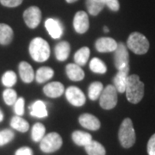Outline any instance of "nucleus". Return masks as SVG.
Segmentation results:
<instances>
[{
	"instance_id": "f257e3e1",
	"label": "nucleus",
	"mask_w": 155,
	"mask_h": 155,
	"mask_svg": "<svg viewBox=\"0 0 155 155\" xmlns=\"http://www.w3.org/2000/svg\"><path fill=\"white\" fill-rule=\"evenodd\" d=\"M125 93L127 101L134 104L140 103L143 98L144 84L140 81L138 75L132 74L127 77Z\"/></svg>"
},
{
	"instance_id": "f03ea898",
	"label": "nucleus",
	"mask_w": 155,
	"mask_h": 155,
	"mask_svg": "<svg viewBox=\"0 0 155 155\" xmlns=\"http://www.w3.org/2000/svg\"><path fill=\"white\" fill-rule=\"evenodd\" d=\"M29 54L36 62H44L50 56V47L48 41L41 37L34 38L29 43Z\"/></svg>"
},
{
	"instance_id": "7ed1b4c3",
	"label": "nucleus",
	"mask_w": 155,
	"mask_h": 155,
	"mask_svg": "<svg viewBox=\"0 0 155 155\" xmlns=\"http://www.w3.org/2000/svg\"><path fill=\"white\" fill-rule=\"evenodd\" d=\"M118 138L124 148H129L134 146L136 137L133 122L130 118H125L122 121L118 132Z\"/></svg>"
},
{
	"instance_id": "20e7f679",
	"label": "nucleus",
	"mask_w": 155,
	"mask_h": 155,
	"mask_svg": "<svg viewBox=\"0 0 155 155\" xmlns=\"http://www.w3.org/2000/svg\"><path fill=\"white\" fill-rule=\"evenodd\" d=\"M127 46L136 54H145L149 49V41L144 35L139 32H133L128 36Z\"/></svg>"
},
{
	"instance_id": "39448f33",
	"label": "nucleus",
	"mask_w": 155,
	"mask_h": 155,
	"mask_svg": "<svg viewBox=\"0 0 155 155\" xmlns=\"http://www.w3.org/2000/svg\"><path fill=\"white\" fill-rule=\"evenodd\" d=\"M62 138L59 134L53 132L46 134L40 141V148L42 152L51 153L59 150L62 146Z\"/></svg>"
},
{
	"instance_id": "423d86ee",
	"label": "nucleus",
	"mask_w": 155,
	"mask_h": 155,
	"mask_svg": "<svg viewBox=\"0 0 155 155\" xmlns=\"http://www.w3.org/2000/svg\"><path fill=\"white\" fill-rule=\"evenodd\" d=\"M117 91L114 85L109 84L104 88L99 97V104L104 110H112L117 104Z\"/></svg>"
},
{
	"instance_id": "0eeeda50",
	"label": "nucleus",
	"mask_w": 155,
	"mask_h": 155,
	"mask_svg": "<svg viewBox=\"0 0 155 155\" xmlns=\"http://www.w3.org/2000/svg\"><path fill=\"white\" fill-rule=\"evenodd\" d=\"M114 52V62L117 70H122L123 68L129 67V54L126 45L122 42L118 43L117 48Z\"/></svg>"
},
{
	"instance_id": "6e6552de",
	"label": "nucleus",
	"mask_w": 155,
	"mask_h": 155,
	"mask_svg": "<svg viewBox=\"0 0 155 155\" xmlns=\"http://www.w3.org/2000/svg\"><path fill=\"white\" fill-rule=\"evenodd\" d=\"M23 20L29 28H35L41 20V11L36 6H31L23 12Z\"/></svg>"
},
{
	"instance_id": "1a4fd4ad",
	"label": "nucleus",
	"mask_w": 155,
	"mask_h": 155,
	"mask_svg": "<svg viewBox=\"0 0 155 155\" xmlns=\"http://www.w3.org/2000/svg\"><path fill=\"white\" fill-rule=\"evenodd\" d=\"M67 101L75 107H81L85 104V96L79 88L76 86H69L66 90Z\"/></svg>"
},
{
	"instance_id": "9d476101",
	"label": "nucleus",
	"mask_w": 155,
	"mask_h": 155,
	"mask_svg": "<svg viewBox=\"0 0 155 155\" xmlns=\"http://www.w3.org/2000/svg\"><path fill=\"white\" fill-rule=\"evenodd\" d=\"M89 26L88 15L84 11H78L73 19V27L75 31L78 34L85 33L89 29Z\"/></svg>"
},
{
	"instance_id": "9b49d317",
	"label": "nucleus",
	"mask_w": 155,
	"mask_h": 155,
	"mask_svg": "<svg viewBox=\"0 0 155 155\" xmlns=\"http://www.w3.org/2000/svg\"><path fill=\"white\" fill-rule=\"evenodd\" d=\"M45 27L49 35L54 39L61 38L63 35V25L60 20L54 18H48L45 22Z\"/></svg>"
},
{
	"instance_id": "f8f14e48",
	"label": "nucleus",
	"mask_w": 155,
	"mask_h": 155,
	"mask_svg": "<svg viewBox=\"0 0 155 155\" xmlns=\"http://www.w3.org/2000/svg\"><path fill=\"white\" fill-rule=\"evenodd\" d=\"M78 122L80 125L86 129L96 131L99 129L101 127V123L97 117H96L91 114L84 113L78 117Z\"/></svg>"
},
{
	"instance_id": "ddd939ff",
	"label": "nucleus",
	"mask_w": 155,
	"mask_h": 155,
	"mask_svg": "<svg viewBox=\"0 0 155 155\" xmlns=\"http://www.w3.org/2000/svg\"><path fill=\"white\" fill-rule=\"evenodd\" d=\"M128 72H129V67L123 68L122 70H118V72L113 78L114 86L118 93H125Z\"/></svg>"
},
{
	"instance_id": "4468645a",
	"label": "nucleus",
	"mask_w": 155,
	"mask_h": 155,
	"mask_svg": "<svg viewBox=\"0 0 155 155\" xmlns=\"http://www.w3.org/2000/svg\"><path fill=\"white\" fill-rule=\"evenodd\" d=\"M117 42L111 37H101L96 41V49L100 53L114 52L117 48Z\"/></svg>"
},
{
	"instance_id": "2eb2a0df",
	"label": "nucleus",
	"mask_w": 155,
	"mask_h": 155,
	"mask_svg": "<svg viewBox=\"0 0 155 155\" xmlns=\"http://www.w3.org/2000/svg\"><path fill=\"white\" fill-rule=\"evenodd\" d=\"M43 92L48 97L56 98L65 92V87L61 82H51L43 87Z\"/></svg>"
},
{
	"instance_id": "dca6fc26",
	"label": "nucleus",
	"mask_w": 155,
	"mask_h": 155,
	"mask_svg": "<svg viewBox=\"0 0 155 155\" xmlns=\"http://www.w3.org/2000/svg\"><path fill=\"white\" fill-rule=\"evenodd\" d=\"M18 72H19V75H20L21 79L24 83H31L35 79V73L34 72L33 67L26 61L20 62V64L18 66Z\"/></svg>"
},
{
	"instance_id": "f3484780",
	"label": "nucleus",
	"mask_w": 155,
	"mask_h": 155,
	"mask_svg": "<svg viewBox=\"0 0 155 155\" xmlns=\"http://www.w3.org/2000/svg\"><path fill=\"white\" fill-rule=\"evenodd\" d=\"M66 72L69 79L72 81H81L84 78V72L80 66L77 64H67L66 67Z\"/></svg>"
},
{
	"instance_id": "a211bd4d",
	"label": "nucleus",
	"mask_w": 155,
	"mask_h": 155,
	"mask_svg": "<svg viewBox=\"0 0 155 155\" xmlns=\"http://www.w3.org/2000/svg\"><path fill=\"white\" fill-rule=\"evenodd\" d=\"M30 115L34 117L37 118H44L48 116V110L44 102L37 100L34 102L31 105L29 106Z\"/></svg>"
},
{
	"instance_id": "6ab92c4d",
	"label": "nucleus",
	"mask_w": 155,
	"mask_h": 155,
	"mask_svg": "<svg viewBox=\"0 0 155 155\" xmlns=\"http://www.w3.org/2000/svg\"><path fill=\"white\" fill-rule=\"evenodd\" d=\"M71 46L67 41H61L55 46L54 53H55L56 59L60 61H65L67 60L68 56L70 54Z\"/></svg>"
},
{
	"instance_id": "aec40b11",
	"label": "nucleus",
	"mask_w": 155,
	"mask_h": 155,
	"mask_svg": "<svg viewBox=\"0 0 155 155\" xmlns=\"http://www.w3.org/2000/svg\"><path fill=\"white\" fill-rule=\"evenodd\" d=\"M14 32L11 26L6 23H0V44L6 46L12 41Z\"/></svg>"
},
{
	"instance_id": "412c9836",
	"label": "nucleus",
	"mask_w": 155,
	"mask_h": 155,
	"mask_svg": "<svg viewBox=\"0 0 155 155\" xmlns=\"http://www.w3.org/2000/svg\"><path fill=\"white\" fill-rule=\"evenodd\" d=\"M72 139L75 144L80 147H85L92 140V137L90 134L79 130L74 131L72 134Z\"/></svg>"
},
{
	"instance_id": "4be33fe9",
	"label": "nucleus",
	"mask_w": 155,
	"mask_h": 155,
	"mask_svg": "<svg viewBox=\"0 0 155 155\" xmlns=\"http://www.w3.org/2000/svg\"><path fill=\"white\" fill-rule=\"evenodd\" d=\"M85 5L91 16H97L104 10L105 3L104 0H85Z\"/></svg>"
},
{
	"instance_id": "5701e85b",
	"label": "nucleus",
	"mask_w": 155,
	"mask_h": 155,
	"mask_svg": "<svg viewBox=\"0 0 155 155\" xmlns=\"http://www.w3.org/2000/svg\"><path fill=\"white\" fill-rule=\"evenodd\" d=\"M54 72L52 68L48 67H42L36 71L35 74V78L38 83L42 84L54 77Z\"/></svg>"
},
{
	"instance_id": "b1692460",
	"label": "nucleus",
	"mask_w": 155,
	"mask_h": 155,
	"mask_svg": "<svg viewBox=\"0 0 155 155\" xmlns=\"http://www.w3.org/2000/svg\"><path fill=\"white\" fill-rule=\"evenodd\" d=\"M10 124L13 129H16L21 133H25L29 129L28 122L26 120H24L23 118H22L21 116H17V115L11 118Z\"/></svg>"
},
{
	"instance_id": "393cba45",
	"label": "nucleus",
	"mask_w": 155,
	"mask_h": 155,
	"mask_svg": "<svg viewBox=\"0 0 155 155\" xmlns=\"http://www.w3.org/2000/svg\"><path fill=\"white\" fill-rule=\"evenodd\" d=\"M85 151L88 155H105L106 151L103 145L96 141V140H91L89 144L85 147Z\"/></svg>"
},
{
	"instance_id": "a878e982",
	"label": "nucleus",
	"mask_w": 155,
	"mask_h": 155,
	"mask_svg": "<svg viewBox=\"0 0 155 155\" xmlns=\"http://www.w3.org/2000/svg\"><path fill=\"white\" fill-rule=\"evenodd\" d=\"M90 57V49L87 47H83L80 49H78L74 54V61L75 64L82 67L84 66Z\"/></svg>"
},
{
	"instance_id": "bb28decb",
	"label": "nucleus",
	"mask_w": 155,
	"mask_h": 155,
	"mask_svg": "<svg viewBox=\"0 0 155 155\" xmlns=\"http://www.w3.org/2000/svg\"><path fill=\"white\" fill-rule=\"evenodd\" d=\"M104 90V85L101 82L96 81L90 84L88 89V97L92 101L97 100L99 98L100 95Z\"/></svg>"
},
{
	"instance_id": "cd10ccee",
	"label": "nucleus",
	"mask_w": 155,
	"mask_h": 155,
	"mask_svg": "<svg viewBox=\"0 0 155 155\" xmlns=\"http://www.w3.org/2000/svg\"><path fill=\"white\" fill-rule=\"evenodd\" d=\"M45 133H46V127L41 122H37L32 127L31 138L35 142H40L45 136Z\"/></svg>"
},
{
	"instance_id": "c85d7f7f",
	"label": "nucleus",
	"mask_w": 155,
	"mask_h": 155,
	"mask_svg": "<svg viewBox=\"0 0 155 155\" xmlns=\"http://www.w3.org/2000/svg\"><path fill=\"white\" fill-rule=\"evenodd\" d=\"M90 69L95 73L104 74L107 72V67L104 62L98 58H93L90 62Z\"/></svg>"
},
{
	"instance_id": "c756f323",
	"label": "nucleus",
	"mask_w": 155,
	"mask_h": 155,
	"mask_svg": "<svg viewBox=\"0 0 155 155\" xmlns=\"http://www.w3.org/2000/svg\"><path fill=\"white\" fill-rule=\"evenodd\" d=\"M2 84L7 87V88H11L12 86H14L17 81V77L16 72L13 71H7L4 73V75L2 76Z\"/></svg>"
},
{
	"instance_id": "7c9ffc66",
	"label": "nucleus",
	"mask_w": 155,
	"mask_h": 155,
	"mask_svg": "<svg viewBox=\"0 0 155 155\" xmlns=\"http://www.w3.org/2000/svg\"><path fill=\"white\" fill-rule=\"evenodd\" d=\"M3 98L7 105H14V104L18 98L17 91L12 88H6L3 91Z\"/></svg>"
},
{
	"instance_id": "2f4dec72",
	"label": "nucleus",
	"mask_w": 155,
	"mask_h": 155,
	"mask_svg": "<svg viewBox=\"0 0 155 155\" xmlns=\"http://www.w3.org/2000/svg\"><path fill=\"white\" fill-rule=\"evenodd\" d=\"M14 137H15V134L11 129L5 128L4 130H1L0 131V147H3L5 145L10 143L11 141H12Z\"/></svg>"
},
{
	"instance_id": "473e14b6",
	"label": "nucleus",
	"mask_w": 155,
	"mask_h": 155,
	"mask_svg": "<svg viewBox=\"0 0 155 155\" xmlns=\"http://www.w3.org/2000/svg\"><path fill=\"white\" fill-rule=\"evenodd\" d=\"M14 112L17 116H22L24 114V106H25V101L24 98L20 97H18L16 103L14 104Z\"/></svg>"
},
{
	"instance_id": "72a5a7b5",
	"label": "nucleus",
	"mask_w": 155,
	"mask_h": 155,
	"mask_svg": "<svg viewBox=\"0 0 155 155\" xmlns=\"http://www.w3.org/2000/svg\"><path fill=\"white\" fill-rule=\"evenodd\" d=\"M22 1L23 0H0V4L8 8H14L20 5Z\"/></svg>"
},
{
	"instance_id": "f704fd0d",
	"label": "nucleus",
	"mask_w": 155,
	"mask_h": 155,
	"mask_svg": "<svg viewBox=\"0 0 155 155\" xmlns=\"http://www.w3.org/2000/svg\"><path fill=\"white\" fill-rule=\"evenodd\" d=\"M104 3L105 6L112 11H118L120 9V4L118 0H104Z\"/></svg>"
},
{
	"instance_id": "c9c22d12",
	"label": "nucleus",
	"mask_w": 155,
	"mask_h": 155,
	"mask_svg": "<svg viewBox=\"0 0 155 155\" xmlns=\"http://www.w3.org/2000/svg\"><path fill=\"white\" fill-rule=\"evenodd\" d=\"M147 153L148 155H155V134L151 136L147 142Z\"/></svg>"
},
{
	"instance_id": "e433bc0d",
	"label": "nucleus",
	"mask_w": 155,
	"mask_h": 155,
	"mask_svg": "<svg viewBox=\"0 0 155 155\" xmlns=\"http://www.w3.org/2000/svg\"><path fill=\"white\" fill-rule=\"evenodd\" d=\"M15 155H33V151L28 147H22L16 151Z\"/></svg>"
},
{
	"instance_id": "4c0bfd02",
	"label": "nucleus",
	"mask_w": 155,
	"mask_h": 155,
	"mask_svg": "<svg viewBox=\"0 0 155 155\" xmlns=\"http://www.w3.org/2000/svg\"><path fill=\"white\" fill-rule=\"evenodd\" d=\"M4 117H5V115H4V112L2 111V110L0 109V122H2L4 120Z\"/></svg>"
},
{
	"instance_id": "58836bf2",
	"label": "nucleus",
	"mask_w": 155,
	"mask_h": 155,
	"mask_svg": "<svg viewBox=\"0 0 155 155\" xmlns=\"http://www.w3.org/2000/svg\"><path fill=\"white\" fill-rule=\"evenodd\" d=\"M68 4H72V3H75L76 1H78V0H66Z\"/></svg>"
},
{
	"instance_id": "ea45409f",
	"label": "nucleus",
	"mask_w": 155,
	"mask_h": 155,
	"mask_svg": "<svg viewBox=\"0 0 155 155\" xmlns=\"http://www.w3.org/2000/svg\"><path fill=\"white\" fill-rule=\"evenodd\" d=\"M104 32H109V28L108 27H104Z\"/></svg>"
}]
</instances>
